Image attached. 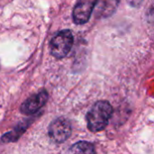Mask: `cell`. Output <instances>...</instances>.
Returning a JSON list of instances; mask_svg holds the SVG:
<instances>
[{
    "instance_id": "1",
    "label": "cell",
    "mask_w": 154,
    "mask_h": 154,
    "mask_svg": "<svg viewBox=\"0 0 154 154\" xmlns=\"http://www.w3.org/2000/svg\"><path fill=\"white\" fill-rule=\"evenodd\" d=\"M113 115V107L108 101L97 102L87 115L88 127L92 133L104 130Z\"/></svg>"
},
{
    "instance_id": "2",
    "label": "cell",
    "mask_w": 154,
    "mask_h": 154,
    "mask_svg": "<svg viewBox=\"0 0 154 154\" xmlns=\"http://www.w3.org/2000/svg\"><path fill=\"white\" fill-rule=\"evenodd\" d=\"M74 42L73 34L69 30H62L56 33L51 41V53L57 59L65 58L70 51Z\"/></svg>"
},
{
    "instance_id": "3",
    "label": "cell",
    "mask_w": 154,
    "mask_h": 154,
    "mask_svg": "<svg viewBox=\"0 0 154 154\" xmlns=\"http://www.w3.org/2000/svg\"><path fill=\"white\" fill-rule=\"evenodd\" d=\"M70 134L71 124L64 117L55 119L49 126V136L54 143H64L70 136Z\"/></svg>"
},
{
    "instance_id": "4",
    "label": "cell",
    "mask_w": 154,
    "mask_h": 154,
    "mask_svg": "<svg viewBox=\"0 0 154 154\" xmlns=\"http://www.w3.org/2000/svg\"><path fill=\"white\" fill-rule=\"evenodd\" d=\"M97 5V0H79L72 12L73 21L77 24H84L89 19Z\"/></svg>"
},
{
    "instance_id": "5",
    "label": "cell",
    "mask_w": 154,
    "mask_h": 154,
    "mask_svg": "<svg viewBox=\"0 0 154 154\" xmlns=\"http://www.w3.org/2000/svg\"><path fill=\"white\" fill-rule=\"evenodd\" d=\"M47 99H48L47 91L42 90L39 93L32 95L23 103L21 106V112L27 116L33 115L45 105Z\"/></svg>"
},
{
    "instance_id": "6",
    "label": "cell",
    "mask_w": 154,
    "mask_h": 154,
    "mask_svg": "<svg viewBox=\"0 0 154 154\" xmlns=\"http://www.w3.org/2000/svg\"><path fill=\"white\" fill-rule=\"evenodd\" d=\"M69 152L72 153H95V148L92 143L88 142H79L71 146Z\"/></svg>"
},
{
    "instance_id": "7",
    "label": "cell",
    "mask_w": 154,
    "mask_h": 154,
    "mask_svg": "<svg viewBox=\"0 0 154 154\" xmlns=\"http://www.w3.org/2000/svg\"><path fill=\"white\" fill-rule=\"evenodd\" d=\"M99 11L103 15H108L116 9L117 5V0H100Z\"/></svg>"
},
{
    "instance_id": "8",
    "label": "cell",
    "mask_w": 154,
    "mask_h": 154,
    "mask_svg": "<svg viewBox=\"0 0 154 154\" xmlns=\"http://www.w3.org/2000/svg\"><path fill=\"white\" fill-rule=\"evenodd\" d=\"M128 2L133 6H139L143 2V0H128Z\"/></svg>"
}]
</instances>
